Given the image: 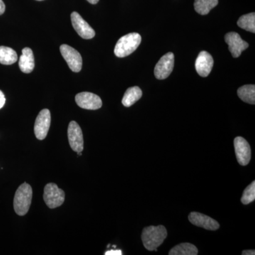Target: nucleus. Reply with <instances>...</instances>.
Listing matches in <instances>:
<instances>
[{"label": "nucleus", "mask_w": 255, "mask_h": 255, "mask_svg": "<svg viewBox=\"0 0 255 255\" xmlns=\"http://www.w3.org/2000/svg\"><path fill=\"white\" fill-rule=\"evenodd\" d=\"M225 41L228 45V49L233 58H238L243 50L249 47L246 41L242 39L241 36L236 32H230L225 36Z\"/></svg>", "instance_id": "obj_10"}, {"label": "nucleus", "mask_w": 255, "mask_h": 255, "mask_svg": "<svg viewBox=\"0 0 255 255\" xmlns=\"http://www.w3.org/2000/svg\"><path fill=\"white\" fill-rule=\"evenodd\" d=\"M37 1H43V0H37Z\"/></svg>", "instance_id": "obj_29"}, {"label": "nucleus", "mask_w": 255, "mask_h": 255, "mask_svg": "<svg viewBox=\"0 0 255 255\" xmlns=\"http://www.w3.org/2000/svg\"><path fill=\"white\" fill-rule=\"evenodd\" d=\"M87 1L91 3L92 4H97V3H98V1H100V0H87Z\"/></svg>", "instance_id": "obj_27"}, {"label": "nucleus", "mask_w": 255, "mask_h": 255, "mask_svg": "<svg viewBox=\"0 0 255 255\" xmlns=\"http://www.w3.org/2000/svg\"><path fill=\"white\" fill-rule=\"evenodd\" d=\"M234 147L238 163L242 166L249 164L251 159V147L246 139L242 137H236Z\"/></svg>", "instance_id": "obj_11"}, {"label": "nucleus", "mask_w": 255, "mask_h": 255, "mask_svg": "<svg viewBox=\"0 0 255 255\" xmlns=\"http://www.w3.org/2000/svg\"><path fill=\"white\" fill-rule=\"evenodd\" d=\"M169 255H196L198 249L191 243H181L169 251Z\"/></svg>", "instance_id": "obj_19"}, {"label": "nucleus", "mask_w": 255, "mask_h": 255, "mask_svg": "<svg viewBox=\"0 0 255 255\" xmlns=\"http://www.w3.org/2000/svg\"><path fill=\"white\" fill-rule=\"evenodd\" d=\"M242 255H255V251H244L243 252V253H242Z\"/></svg>", "instance_id": "obj_26"}, {"label": "nucleus", "mask_w": 255, "mask_h": 255, "mask_svg": "<svg viewBox=\"0 0 255 255\" xmlns=\"http://www.w3.org/2000/svg\"><path fill=\"white\" fill-rule=\"evenodd\" d=\"M174 55L172 53H167L159 59L156 64L155 70V78L158 80H164L168 78L174 68Z\"/></svg>", "instance_id": "obj_7"}, {"label": "nucleus", "mask_w": 255, "mask_h": 255, "mask_svg": "<svg viewBox=\"0 0 255 255\" xmlns=\"http://www.w3.org/2000/svg\"><path fill=\"white\" fill-rule=\"evenodd\" d=\"M5 11V4L2 0H0V15L4 14Z\"/></svg>", "instance_id": "obj_25"}, {"label": "nucleus", "mask_w": 255, "mask_h": 255, "mask_svg": "<svg viewBox=\"0 0 255 255\" xmlns=\"http://www.w3.org/2000/svg\"><path fill=\"white\" fill-rule=\"evenodd\" d=\"M238 95L241 100L246 103L255 105V86L254 85H247L240 87L238 90Z\"/></svg>", "instance_id": "obj_18"}, {"label": "nucleus", "mask_w": 255, "mask_h": 255, "mask_svg": "<svg viewBox=\"0 0 255 255\" xmlns=\"http://www.w3.org/2000/svg\"><path fill=\"white\" fill-rule=\"evenodd\" d=\"M78 156H81L82 155V152H78Z\"/></svg>", "instance_id": "obj_28"}, {"label": "nucleus", "mask_w": 255, "mask_h": 255, "mask_svg": "<svg viewBox=\"0 0 255 255\" xmlns=\"http://www.w3.org/2000/svg\"><path fill=\"white\" fill-rule=\"evenodd\" d=\"M51 122L50 111L45 109L38 114L34 125L35 135L40 140H44L48 135Z\"/></svg>", "instance_id": "obj_6"}, {"label": "nucleus", "mask_w": 255, "mask_h": 255, "mask_svg": "<svg viewBox=\"0 0 255 255\" xmlns=\"http://www.w3.org/2000/svg\"><path fill=\"white\" fill-rule=\"evenodd\" d=\"M75 102L80 108L87 110H97L102 106V101L98 95L91 92H84L75 97Z\"/></svg>", "instance_id": "obj_8"}, {"label": "nucleus", "mask_w": 255, "mask_h": 255, "mask_svg": "<svg viewBox=\"0 0 255 255\" xmlns=\"http://www.w3.org/2000/svg\"><path fill=\"white\" fill-rule=\"evenodd\" d=\"M238 26L246 31L255 33V12L243 15L238 21Z\"/></svg>", "instance_id": "obj_21"}, {"label": "nucleus", "mask_w": 255, "mask_h": 255, "mask_svg": "<svg viewBox=\"0 0 255 255\" xmlns=\"http://www.w3.org/2000/svg\"><path fill=\"white\" fill-rule=\"evenodd\" d=\"M18 66L23 73H31L35 67L34 55L30 48H24L20 56Z\"/></svg>", "instance_id": "obj_15"}, {"label": "nucleus", "mask_w": 255, "mask_h": 255, "mask_svg": "<svg viewBox=\"0 0 255 255\" xmlns=\"http://www.w3.org/2000/svg\"><path fill=\"white\" fill-rule=\"evenodd\" d=\"M167 237V229L163 226L146 227L142 231L141 236L143 246L149 251H157V248Z\"/></svg>", "instance_id": "obj_1"}, {"label": "nucleus", "mask_w": 255, "mask_h": 255, "mask_svg": "<svg viewBox=\"0 0 255 255\" xmlns=\"http://www.w3.org/2000/svg\"><path fill=\"white\" fill-rule=\"evenodd\" d=\"M189 221L194 226L209 231H216L220 228L219 223L216 220L201 213L191 212L189 216Z\"/></svg>", "instance_id": "obj_13"}, {"label": "nucleus", "mask_w": 255, "mask_h": 255, "mask_svg": "<svg viewBox=\"0 0 255 255\" xmlns=\"http://www.w3.org/2000/svg\"><path fill=\"white\" fill-rule=\"evenodd\" d=\"M219 4V0H195L194 9L199 14H209L211 9H214Z\"/></svg>", "instance_id": "obj_20"}, {"label": "nucleus", "mask_w": 255, "mask_h": 255, "mask_svg": "<svg viewBox=\"0 0 255 255\" xmlns=\"http://www.w3.org/2000/svg\"><path fill=\"white\" fill-rule=\"evenodd\" d=\"M68 136L69 143L73 150L76 152H82L84 149L83 134L81 128L74 121L69 124Z\"/></svg>", "instance_id": "obj_9"}, {"label": "nucleus", "mask_w": 255, "mask_h": 255, "mask_svg": "<svg viewBox=\"0 0 255 255\" xmlns=\"http://www.w3.org/2000/svg\"><path fill=\"white\" fill-rule=\"evenodd\" d=\"M43 199L48 207L55 209L65 201V192L54 183H48L44 188Z\"/></svg>", "instance_id": "obj_4"}, {"label": "nucleus", "mask_w": 255, "mask_h": 255, "mask_svg": "<svg viewBox=\"0 0 255 255\" xmlns=\"http://www.w3.org/2000/svg\"><path fill=\"white\" fill-rule=\"evenodd\" d=\"M214 66V59L210 53L201 51L198 55L195 62V68L197 73L203 78L209 76Z\"/></svg>", "instance_id": "obj_14"}, {"label": "nucleus", "mask_w": 255, "mask_h": 255, "mask_svg": "<svg viewBox=\"0 0 255 255\" xmlns=\"http://www.w3.org/2000/svg\"><path fill=\"white\" fill-rule=\"evenodd\" d=\"M33 190L30 184L23 183L15 193L14 208L18 216H25L27 214L31 206Z\"/></svg>", "instance_id": "obj_2"}, {"label": "nucleus", "mask_w": 255, "mask_h": 255, "mask_svg": "<svg viewBox=\"0 0 255 255\" xmlns=\"http://www.w3.org/2000/svg\"><path fill=\"white\" fill-rule=\"evenodd\" d=\"M105 255H123L122 251L120 250H111L110 251L106 252Z\"/></svg>", "instance_id": "obj_23"}, {"label": "nucleus", "mask_w": 255, "mask_h": 255, "mask_svg": "<svg viewBox=\"0 0 255 255\" xmlns=\"http://www.w3.org/2000/svg\"><path fill=\"white\" fill-rule=\"evenodd\" d=\"M142 95V90L138 87H130L124 94L122 104L126 107H131L141 98Z\"/></svg>", "instance_id": "obj_16"}, {"label": "nucleus", "mask_w": 255, "mask_h": 255, "mask_svg": "<svg viewBox=\"0 0 255 255\" xmlns=\"http://www.w3.org/2000/svg\"><path fill=\"white\" fill-rule=\"evenodd\" d=\"M5 102H6V98L3 92L0 90V110L4 107L5 105Z\"/></svg>", "instance_id": "obj_24"}, {"label": "nucleus", "mask_w": 255, "mask_h": 255, "mask_svg": "<svg viewBox=\"0 0 255 255\" xmlns=\"http://www.w3.org/2000/svg\"><path fill=\"white\" fill-rule=\"evenodd\" d=\"M141 43V36L137 33H130L120 38L116 44L114 53L118 58H125L131 54Z\"/></svg>", "instance_id": "obj_3"}, {"label": "nucleus", "mask_w": 255, "mask_h": 255, "mask_svg": "<svg viewBox=\"0 0 255 255\" xmlns=\"http://www.w3.org/2000/svg\"><path fill=\"white\" fill-rule=\"evenodd\" d=\"M60 50L72 71L78 73L82 70V58L78 50L66 44L60 46Z\"/></svg>", "instance_id": "obj_5"}, {"label": "nucleus", "mask_w": 255, "mask_h": 255, "mask_svg": "<svg viewBox=\"0 0 255 255\" xmlns=\"http://www.w3.org/2000/svg\"><path fill=\"white\" fill-rule=\"evenodd\" d=\"M255 199V182L253 181L251 184L245 189L243 196L241 198V202L245 205L251 204Z\"/></svg>", "instance_id": "obj_22"}, {"label": "nucleus", "mask_w": 255, "mask_h": 255, "mask_svg": "<svg viewBox=\"0 0 255 255\" xmlns=\"http://www.w3.org/2000/svg\"><path fill=\"white\" fill-rule=\"evenodd\" d=\"M71 21L73 28L82 38L91 39L95 37V31L93 28L76 11L72 13Z\"/></svg>", "instance_id": "obj_12"}, {"label": "nucleus", "mask_w": 255, "mask_h": 255, "mask_svg": "<svg viewBox=\"0 0 255 255\" xmlns=\"http://www.w3.org/2000/svg\"><path fill=\"white\" fill-rule=\"evenodd\" d=\"M18 60L17 53L12 48L0 46V63L2 65H12Z\"/></svg>", "instance_id": "obj_17"}]
</instances>
